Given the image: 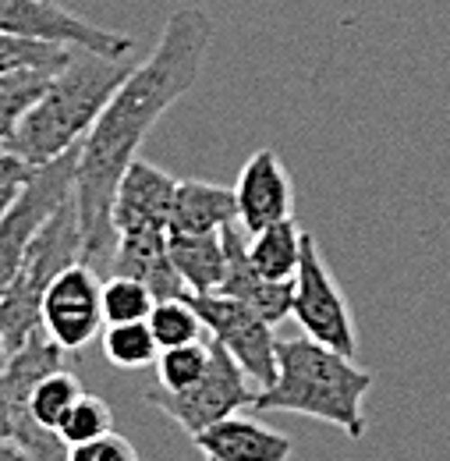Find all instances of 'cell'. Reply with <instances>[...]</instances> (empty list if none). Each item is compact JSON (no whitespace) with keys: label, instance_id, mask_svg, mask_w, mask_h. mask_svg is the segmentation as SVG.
Listing matches in <instances>:
<instances>
[{"label":"cell","instance_id":"6da1fadb","mask_svg":"<svg viewBox=\"0 0 450 461\" xmlns=\"http://www.w3.org/2000/svg\"><path fill=\"white\" fill-rule=\"evenodd\" d=\"M213 36L217 25L206 7L174 11L157 50L131 68V75L121 82V89L111 96V104L104 107V114L96 117V124L78 146L75 213L82 230V263H89L96 274L111 270V210L117 185L128 164L139 157V146L146 142L153 124L199 82Z\"/></svg>","mask_w":450,"mask_h":461},{"label":"cell","instance_id":"7a4b0ae2","mask_svg":"<svg viewBox=\"0 0 450 461\" xmlns=\"http://www.w3.org/2000/svg\"><path fill=\"white\" fill-rule=\"evenodd\" d=\"M131 68H135L131 58H104L93 50H75L71 60L54 71V78L29 107V114L18 121L4 149L18 153L32 167H43L64 157L89 135V128L104 114L121 82L131 75Z\"/></svg>","mask_w":450,"mask_h":461},{"label":"cell","instance_id":"3957f363","mask_svg":"<svg viewBox=\"0 0 450 461\" xmlns=\"http://www.w3.org/2000/svg\"><path fill=\"white\" fill-rule=\"evenodd\" d=\"M373 373L358 369L355 358L312 338L277 341V376L259 387L252 411H298L344 429L351 440L365 437V394Z\"/></svg>","mask_w":450,"mask_h":461},{"label":"cell","instance_id":"277c9868","mask_svg":"<svg viewBox=\"0 0 450 461\" xmlns=\"http://www.w3.org/2000/svg\"><path fill=\"white\" fill-rule=\"evenodd\" d=\"M75 263H82V230H78L75 199H68L47 221V228L36 234V241L25 252L11 288L0 298V334H4L7 355L18 351L32 334L43 330L40 327L43 294L54 285L57 274H64Z\"/></svg>","mask_w":450,"mask_h":461},{"label":"cell","instance_id":"5b68a950","mask_svg":"<svg viewBox=\"0 0 450 461\" xmlns=\"http://www.w3.org/2000/svg\"><path fill=\"white\" fill-rule=\"evenodd\" d=\"M78 146L68 149L64 157L50 160V164L36 167L29 185L18 192V199L4 210V217H0V298H4V291L11 288V281H14L25 252L32 249L36 234L47 228V221L68 199H75Z\"/></svg>","mask_w":450,"mask_h":461},{"label":"cell","instance_id":"8992f818","mask_svg":"<svg viewBox=\"0 0 450 461\" xmlns=\"http://www.w3.org/2000/svg\"><path fill=\"white\" fill-rule=\"evenodd\" d=\"M256 394H259V387L248 380V373L227 355V348L213 341L210 369L199 384H192L188 391L153 387V391H146V404H153L174 426H181L188 437H195V433L210 429L213 422H220L234 411H252Z\"/></svg>","mask_w":450,"mask_h":461},{"label":"cell","instance_id":"52a82bcc","mask_svg":"<svg viewBox=\"0 0 450 461\" xmlns=\"http://www.w3.org/2000/svg\"><path fill=\"white\" fill-rule=\"evenodd\" d=\"M188 302L195 305L206 334L220 348H227V355L248 373V380L256 387H270L277 376V341H281L274 334V323L263 320L245 302L227 298L220 291L188 294Z\"/></svg>","mask_w":450,"mask_h":461},{"label":"cell","instance_id":"ba28073f","mask_svg":"<svg viewBox=\"0 0 450 461\" xmlns=\"http://www.w3.org/2000/svg\"><path fill=\"white\" fill-rule=\"evenodd\" d=\"M291 316L298 320L302 334L320 341V345L334 348L340 355L355 358L358 351V334H355V320H351V309L340 294L338 281L330 277L320 249H316V238L305 230V245H302V263H298V274H294V305H291Z\"/></svg>","mask_w":450,"mask_h":461},{"label":"cell","instance_id":"9c48e42d","mask_svg":"<svg viewBox=\"0 0 450 461\" xmlns=\"http://www.w3.org/2000/svg\"><path fill=\"white\" fill-rule=\"evenodd\" d=\"M0 32H14L25 40L57 43L71 50H93L104 58H131L135 50L131 36L86 22L54 0H0Z\"/></svg>","mask_w":450,"mask_h":461},{"label":"cell","instance_id":"30bf717a","mask_svg":"<svg viewBox=\"0 0 450 461\" xmlns=\"http://www.w3.org/2000/svg\"><path fill=\"white\" fill-rule=\"evenodd\" d=\"M104 281L89 263H75L57 274L43 294L40 327L64 351L86 348L104 330Z\"/></svg>","mask_w":450,"mask_h":461},{"label":"cell","instance_id":"8fae6325","mask_svg":"<svg viewBox=\"0 0 450 461\" xmlns=\"http://www.w3.org/2000/svg\"><path fill=\"white\" fill-rule=\"evenodd\" d=\"M174 177L146 160H131L117 185L111 210L113 241H160L170 234Z\"/></svg>","mask_w":450,"mask_h":461},{"label":"cell","instance_id":"7c38bea8","mask_svg":"<svg viewBox=\"0 0 450 461\" xmlns=\"http://www.w3.org/2000/svg\"><path fill=\"white\" fill-rule=\"evenodd\" d=\"M238 224L245 230L270 228L294 210V185L277 149H256L234 181Z\"/></svg>","mask_w":450,"mask_h":461},{"label":"cell","instance_id":"4fadbf2b","mask_svg":"<svg viewBox=\"0 0 450 461\" xmlns=\"http://www.w3.org/2000/svg\"><path fill=\"white\" fill-rule=\"evenodd\" d=\"M245 228L241 224H227L224 228V249H227V274L220 281V294L245 302L248 309H256L263 320H270L274 327L291 316L294 305V281H266L263 274H256V267L248 263V249H245Z\"/></svg>","mask_w":450,"mask_h":461},{"label":"cell","instance_id":"5bb4252c","mask_svg":"<svg viewBox=\"0 0 450 461\" xmlns=\"http://www.w3.org/2000/svg\"><path fill=\"white\" fill-rule=\"evenodd\" d=\"M192 444L206 455V461H287L291 437L263 426L256 415L234 411L210 429L195 433Z\"/></svg>","mask_w":450,"mask_h":461},{"label":"cell","instance_id":"9a60e30c","mask_svg":"<svg viewBox=\"0 0 450 461\" xmlns=\"http://www.w3.org/2000/svg\"><path fill=\"white\" fill-rule=\"evenodd\" d=\"M238 224L234 188L213 181H177L170 203V234H210Z\"/></svg>","mask_w":450,"mask_h":461},{"label":"cell","instance_id":"2e32d148","mask_svg":"<svg viewBox=\"0 0 450 461\" xmlns=\"http://www.w3.org/2000/svg\"><path fill=\"white\" fill-rule=\"evenodd\" d=\"M167 249H170V263H174L177 277L184 281L188 294L220 291V281H224L227 274L224 230H210V234H170Z\"/></svg>","mask_w":450,"mask_h":461},{"label":"cell","instance_id":"e0dca14e","mask_svg":"<svg viewBox=\"0 0 450 461\" xmlns=\"http://www.w3.org/2000/svg\"><path fill=\"white\" fill-rule=\"evenodd\" d=\"M245 249H248V263L256 267V274H263L266 281H294L298 263H302V245H305V230L294 224V217L277 221L270 228L245 230Z\"/></svg>","mask_w":450,"mask_h":461},{"label":"cell","instance_id":"ac0fdd59","mask_svg":"<svg viewBox=\"0 0 450 461\" xmlns=\"http://www.w3.org/2000/svg\"><path fill=\"white\" fill-rule=\"evenodd\" d=\"M82 394H86V391H82V380H78L68 366H60V369L40 376V380L32 384V391H29V398H25V411H29V419H32L40 429L57 433V426L64 422V415L71 411V404L78 402Z\"/></svg>","mask_w":450,"mask_h":461},{"label":"cell","instance_id":"d6986e66","mask_svg":"<svg viewBox=\"0 0 450 461\" xmlns=\"http://www.w3.org/2000/svg\"><path fill=\"white\" fill-rule=\"evenodd\" d=\"M104 355L117 369H146V366H157L160 345L146 320L142 323H107Z\"/></svg>","mask_w":450,"mask_h":461},{"label":"cell","instance_id":"ffe728a7","mask_svg":"<svg viewBox=\"0 0 450 461\" xmlns=\"http://www.w3.org/2000/svg\"><path fill=\"white\" fill-rule=\"evenodd\" d=\"M50 78H54V71H11V75H0V146H7V139L18 128V121L29 114V107L40 100V93L47 89Z\"/></svg>","mask_w":450,"mask_h":461},{"label":"cell","instance_id":"44dd1931","mask_svg":"<svg viewBox=\"0 0 450 461\" xmlns=\"http://www.w3.org/2000/svg\"><path fill=\"white\" fill-rule=\"evenodd\" d=\"M210 355H213V341L199 338L192 345L164 348L157 358V387L164 391H188L192 384H199L210 369Z\"/></svg>","mask_w":450,"mask_h":461},{"label":"cell","instance_id":"7402d4cb","mask_svg":"<svg viewBox=\"0 0 450 461\" xmlns=\"http://www.w3.org/2000/svg\"><path fill=\"white\" fill-rule=\"evenodd\" d=\"M146 323H149L160 351L164 348L192 345V341H199L206 334V327H202V320H199V312H195V305L188 298H160Z\"/></svg>","mask_w":450,"mask_h":461},{"label":"cell","instance_id":"603a6c76","mask_svg":"<svg viewBox=\"0 0 450 461\" xmlns=\"http://www.w3.org/2000/svg\"><path fill=\"white\" fill-rule=\"evenodd\" d=\"M71 54H75L71 47L0 32V75H11V71H60L71 60Z\"/></svg>","mask_w":450,"mask_h":461},{"label":"cell","instance_id":"cb8c5ba5","mask_svg":"<svg viewBox=\"0 0 450 461\" xmlns=\"http://www.w3.org/2000/svg\"><path fill=\"white\" fill-rule=\"evenodd\" d=\"M113 429V411L111 404L96 394H82L78 402L71 404V411L64 415V422L57 426V437L64 447H78L89 444L96 437H107Z\"/></svg>","mask_w":450,"mask_h":461},{"label":"cell","instance_id":"d4e9b609","mask_svg":"<svg viewBox=\"0 0 450 461\" xmlns=\"http://www.w3.org/2000/svg\"><path fill=\"white\" fill-rule=\"evenodd\" d=\"M157 305V294L135 277H117L104 281V320L107 323H142L149 320Z\"/></svg>","mask_w":450,"mask_h":461},{"label":"cell","instance_id":"484cf974","mask_svg":"<svg viewBox=\"0 0 450 461\" xmlns=\"http://www.w3.org/2000/svg\"><path fill=\"white\" fill-rule=\"evenodd\" d=\"M68 461H142L139 451L131 447L128 437L121 433H107V437H96L89 444H78V447H68Z\"/></svg>","mask_w":450,"mask_h":461},{"label":"cell","instance_id":"4316f807","mask_svg":"<svg viewBox=\"0 0 450 461\" xmlns=\"http://www.w3.org/2000/svg\"><path fill=\"white\" fill-rule=\"evenodd\" d=\"M36 174L32 164H25L18 153H11V149H0V217H4V210L18 199V192L29 185V177Z\"/></svg>","mask_w":450,"mask_h":461},{"label":"cell","instance_id":"83f0119b","mask_svg":"<svg viewBox=\"0 0 450 461\" xmlns=\"http://www.w3.org/2000/svg\"><path fill=\"white\" fill-rule=\"evenodd\" d=\"M0 444H14V422H11V402H7L4 380H0Z\"/></svg>","mask_w":450,"mask_h":461},{"label":"cell","instance_id":"f1b7e54d","mask_svg":"<svg viewBox=\"0 0 450 461\" xmlns=\"http://www.w3.org/2000/svg\"><path fill=\"white\" fill-rule=\"evenodd\" d=\"M0 461H32L18 444H0Z\"/></svg>","mask_w":450,"mask_h":461},{"label":"cell","instance_id":"f546056e","mask_svg":"<svg viewBox=\"0 0 450 461\" xmlns=\"http://www.w3.org/2000/svg\"><path fill=\"white\" fill-rule=\"evenodd\" d=\"M4 362H7V345H4V334H0V369H4Z\"/></svg>","mask_w":450,"mask_h":461},{"label":"cell","instance_id":"4dcf8cb0","mask_svg":"<svg viewBox=\"0 0 450 461\" xmlns=\"http://www.w3.org/2000/svg\"><path fill=\"white\" fill-rule=\"evenodd\" d=\"M0 149H4V146H0Z\"/></svg>","mask_w":450,"mask_h":461}]
</instances>
